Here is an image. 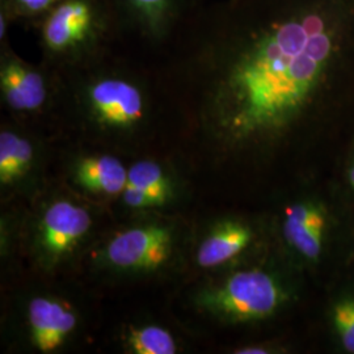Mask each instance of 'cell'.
<instances>
[{"mask_svg": "<svg viewBox=\"0 0 354 354\" xmlns=\"http://www.w3.org/2000/svg\"><path fill=\"white\" fill-rule=\"evenodd\" d=\"M236 353L239 354H263L268 353V351H266L264 348L261 346H247V348H243L241 351H238Z\"/></svg>", "mask_w": 354, "mask_h": 354, "instance_id": "obj_19", "label": "cell"}, {"mask_svg": "<svg viewBox=\"0 0 354 354\" xmlns=\"http://www.w3.org/2000/svg\"><path fill=\"white\" fill-rule=\"evenodd\" d=\"M143 190L162 203H167L172 188L163 168L155 162L142 160L127 171V184Z\"/></svg>", "mask_w": 354, "mask_h": 354, "instance_id": "obj_14", "label": "cell"}, {"mask_svg": "<svg viewBox=\"0 0 354 354\" xmlns=\"http://www.w3.org/2000/svg\"><path fill=\"white\" fill-rule=\"evenodd\" d=\"M326 231V215L313 203H295L286 210L283 234L288 243L308 260H317L322 252Z\"/></svg>", "mask_w": 354, "mask_h": 354, "instance_id": "obj_10", "label": "cell"}, {"mask_svg": "<svg viewBox=\"0 0 354 354\" xmlns=\"http://www.w3.org/2000/svg\"><path fill=\"white\" fill-rule=\"evenodd\" d=\"M332 322L344 348L354 353V299L345 298L335 304Z\"/></svg>", "mask_w": 354, "mask_h": 354, "instance_id": "obj_16", "label": "cell"}, {"mask_svg": "<svg viewBox=\"0 0 354 354\" xmlns=\"http://www.w3.org/2000/svg\"><path fill=\"white\" fill-rule=\"evenodd\" d=\"M349 183H351V185H352V188L354 189V165L349 169Z\"/></svg>", "mask_w": 354, "mask_h": 354, "instance_id": "obj_20", "label": "cell"}, {"mask_svg": "<svg viewBox=\"0 0 354 354\" xmlns=\"http://www.w3.org/2000/svg\"><path fill=\"white\" fill-rule=\"evenodd\" d=\"M120 29L108 0H61L39 23L41 44L55 57H82Z\"/></svg>", "mask_w": 354, "mask_h": 354, "instance_id": "obj_2", "label": "cell"}, {"mask_svg": "<svg viewBox=\"0 0 354 354\" xmlns=\"http://www.w3.org/2000/svg\"><path fill=\"white\" fill-rule=\"evenodd\" d=\"M200 39L210 83L205 113L230 140L279 133L301 114L324 75L335 30L315 11H292L241 32L201 21Z\"/></svg>", "mask_w": 354, "mask_h": 354, "instance_id": "obj_1", "label": "cell"}, {"mask_svg": "<svg viewBox=\"0 0 354 354\" xmlns=\"http://www.w3.org/2000/svg\"><path fill=\"white\" fill-rule=\"evenodd\" d=\"M252 241L250 226L228 221L215 228L201 243L197 261L203 268H214L226 263L244 251Z\"/></svg>", "mask_w": 354, "mask_h": 354, "instance_id": "obj_11", "label": "cell"}, {"mask_svg": "<svg viewBox=\"0 0 354 354\" xmlns=\"http://www.w3.org/2000/svg\"><path fill=\"white\" fill-rule=\"evenodd\" d=\"M92 219L88 212L70 201L49 206L41 221V245L51 257L70 252L87 234Z\"/></svg>", "mask_w": 354, "mask_h": 354, "instance_id": "obj_8", "label": "cell"}, {"mask_svg": "<svg viewBox=\"0 0 354 354\" xmlns=\"http://www.w3.org/2000/svg\"><path fill=\"white\" fill-rule=\"evenodd\" d=\"M127 342L131 351L137 354L176 353V342L172 335L158 326L133 329Z\"/></svg>", "mask_w": 354, "mask_h": 354, "instance_id": "obj_15", "label": "cell"}, {"mask_svg": "<svg viewBox=\"0 0 354 354\" xmlns=\"http://www.w3.org/2000/svg\"><path fill=\"white\" fill-rule=\"evenodd\" d=\"M76 181L86 189L102 193H122L127 184V169L113 156L99 155L82 159L75 168Z\"/></svg>", "mask_w": 354, "mask_h": 354, "instance_id": "obj_12", "label": "cell"}, {"mask_svg": "<svg viewBox=\"0 0 354 354\" xmlns=\"http://www.w3.org/2000/svg\"><path fill=\"white\" fill-rule=\"evenodd\" d=\"M122 196H124V201L127 206L134 207V209H146V207H155V206L163 205L162 201L152 197L151 194L138 189V188L130 187V185L125 187V189L122 192Z\"/></svg>", "mask_w": 354, "mask_h": 354, "instance_id": "obj_18", "label": "cell"}, {"mask_svg": "<svg viewBox=\"0 0 354 354\" xmlns=\"http://www.w3.org/2000/svg\"><path fill=\"white\" fill-rule=\"evenodd\" d=\"M0 88L7 105L16 112H36L49 95L44 75L12 53L3 54Z\"/></svg>", "mask_w": 354, "mask_h": 354, "instance_id": "obj_7", "label": "cell"}, {"mask_svg": "<svg viewBox=\"0 0 354 354\" xmlns=\"http://www.w3.org/2000/svg\"><path fill=\"white\" fill-rule=\"evenodd\" d=\"M15 19H42L61 0H7Z\"/></svg>", "mask_w": 354, "mask_h": 354, "instance_id": "obj_17", "label": "cell"}, {"mask_svg": "<svg viewBox=\"0 0 354 354\" xmlns=\"http://www.w3.org/2000/svg\"><path fill=\"white\" fill-rule=\"evenodd\" d=\"M174 241L168 228L143 226L115 235L106 245L108 261L121 269L152 270L165 266L172 254Z\"/></svg>", "mask_w": 354, "mask_h": 354, "instance_id": "obj_5", "label": "cell"}, {"mask_svg": "<svg viewBox=\"0 0 354 354\" xmlns=\"http://www.w3.org/2000/svg\"><path fill=\"white\" fill-rule=\"evenodd\" d=\"M286 295L277 279L263 270H243L201 297V306L235 322L260 320L273 315Z\"/></svg>", "mask_w": 354, "mask_h": 354, "instance_id": "obj_3", "label": "cell"}, {"mask_svg": "<svg viewBox=\"0 0 354 354\" xmlns=\"http://www.w3.org/2000/svg\"><path fill=\"white\" fill-rule=\"evenodd\" d=\"M33 149L29 140L12 131L0 134V183L10 184L21 176L32 163Z\"/></svg>", "mask_w": 354, "mask_h": 354, "instance_id": "obj_13", "label": "cell"}, {"mask_svg": "<svg viewBox=\"0 0 354 354\" xmlns=\"http://www.w3.org/2000/svg\"><path fill=\"white\" fill-rule=\"evenodd\" d=\"M29 326L35 346L44 353H50L74 330L76 317L59 302L35 298L29 304Z\"/></svg>", "mask_w": 354, "mask_h": 354, "instance_id": "obj_9", "label": "cell"}, {"mask_svg": "<svg viewBox=\"0 0 354 354\" xmlns=\"http://www.w3.org/2000/svg\"><path fill=\"white\" fill-rule=\"evenodd\" d=\"M89 114L102 127L127 130L146 115L145 93L137 83L121 75H102L84 89Z\"/></svg>", "mask_w": 354, "mask_h": 354, "instance_id": "obj_4", "label": "cell"}, {"mask_svg": "<svg viewBox=\"0 0 354 354\" xmlns=\"http://www.w3.org/2000/svg\"><path fill=\"white\" fill-rule=\"evenodd\" d=\"M118 26L150 39L172 35L184 15L187 0H108Z\"/></svg>", "mask_w": 354, "mask_h": 354, "instance_id": "obj_6", "label": "cell"}]
</instances>
